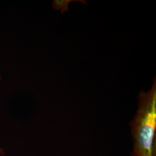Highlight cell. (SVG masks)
<instances>
[{
  "mask_svg": "<svg viewBox=\"0 0 156 156\" xmlns=\"http://www.w3.org/2000/svg\"><path fill=\"white\" fill-rule=\"evenodd\" d=\"M138 109L130 123L133 140L132 156H156V82L149 91L138 96Z\"/></svg>",
  "mask_w": 156,
  "mask_h": 156,
  "instance_id": "obj_1",
  "label": "cell"
},
{
  "mask_svg": "<svg viewBox=\"0 0 156 156\" xmlns=\"http://www.w3.org/2000/svg\"><path fill=\"white\" fill-rule=\"evenodd\" d=\"M0 79H1V77H0Z\"/></svg>",
  "mask_w": 156,
  "mask_h": 156,
  "instance_id": "obj_2",
  "label": "cell"
}]
</instances>
